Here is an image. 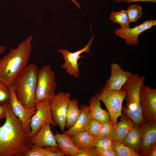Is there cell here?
<instances>
[{
    "instance_id": "obj_1",
    "label": "cell",
    "mask_w": 156,
    "mask_h": 156,
    "mask_svg": "<svg viewBox=\"0 0 156 156\" xmlns=\"http://www.w3.org/2000/svg\"><path fill=\"white\" fill-rule=\"evenodd\" d=\"M6 116L0 126V156H25L33 145L29 134L23 131L22 124L13 113L9 103H5Z\"/></svg>"
},
{
    "instance_id": "obj_2",
    "label": "cell",
    "mask_w": 156,
    "mask_h": 156,
    "mask_svg": "<svg viewBox=\"0 0 156 156\" xmlns=\"http://www.w3.org/2000/svg\"><path fill=\"white\" fill-rule=\"evenodd\" d=\"M32 37L29 35L16 48L11 49L0 58V81L9 87L27 65L32 50Z\"/></svg>"
},
{
    "instance_id": "obj_3",
    "label": "cell",
    "mask_w": 156,
    "mask_h": 156,
    "mask_svg": "<svg viewBox=\"0 0 156 156\" xmlns=\"http://www.w3.org/2000/svg\"><path fill=\"white\" fill-rule=\"evenodd\" d=\"M39 69L32 63L27 65L14 80L13 85L16 98L26 108L36 107V92Z\"/></svg>"
},
{
    "instance_id": "obj_4",
    "label": "cell",
    "mask_w": 156,
    "mask_h": 156,
    "mask_svg": "<svg viewBox=\"0 0 156 156\" xmlns=\"http://www.w3.org/2000/svg\"><path fill=\"white\" fill-rule=\"evenodd\" d=\"M145 79L144 76H140L136 73L133 74L122 88L126 92L125 99L126 106L122 107V111L132 119L136 126H139L145 122L142 115L140 99V88Z\"/></svg>"
},
{
    "instance_id": "obj_5",
    "label": "cell",
    "mask_w": 156,
    "mask_h": 156,
    "mask_svg": "<svg viewBox=\"0 0 156 156\" xmlns=\"http://www.w3.org/2000/svg\"><path fill=\"white\" fill-rule=\"evenodd\" d=\"M55 73L49 65L39 70L36 92V102L49 101L56 94L57 83Z\"/></svg>"
},
{
    "instance_id": "obj_6",
    "label": "cell",
    "mask_w": 156,
    "mask_h": 156,
    "mask_svg": "<svg viewBox=\"0 0 156 156\" xmlns=\"http://www.w3.org/2000/svg\"><path fill=\"white\" fill-rule=\"evenodd\" d=\"M96 94L106 107L110 121L115 128L118 118L122 114V104L126 96L125 92L122 90H108L103 86Z\"/></svg>"
},
{
    "instance_id": "obj_7",
    "label": "cell",
    "mask_w": 156,
    "mask_h": 156,
    "mask_svg": "<svg viewBox=\"0 0 156 156\" xmlns=\"http://www.w3.org/2000/svg\"><path fill=\"white\" fill-rule=\"evenodd\" d=\"M71 96L69 92H60L49 101L53 119L63 133L65 131L66 114Z\"/></svg>"
},
{
    "instance_id": "obj_8",
    "label": "cell",
    "mask_w": 156,
    "mask_h": 156,
    "mask_svg": "<svg viewBox=\"0 0 156 156\" xmlns=\"http://www.w3.org/2000/svg\"><path fill=\"white\" fill-rule=\"evenodd\" d=\"M35 114L31 117L30 122L31 139L44 124L49 123L55 127L57 125L54 120L49 101L36 102Z\"/></svg>"
},
{
    "instance_id": "obj_9",
    "label": "cell",
    "mask_w": 156,
    "mask_h": 156,
    "mask_svg": "<svg viewBox=\"0 0 156 156\" xmlns=\"http://www.w3.org/2000/svg\"><path fill=\"white\" fill-rule=\"evenodd\" d=\"M140 105L145 122L156 120V90L143 83L140 93Z\"/></svg>"
},
{
    "instance_id": "obj_10",
    "label": "cell",
    "mask_w": 156,
    "mask_h": 156,
    "mask_svg": "<svg viewBox=\"0 0 156 156\" xmlns=\"http://www.w3.org/2000/svg\"><path fill=\"white\" fill-rule=\"evenodd\" d=\"M94 35L89 40L87 44L82 49L73 52H71L66 49H62L58 50L59 53L63 55L64 60V63L61 65L62 69L70 76L78 78L80 76L79 64L78 60L82 56L81 55L86 52L90 53V47L92 44Z\"/></svg>"
},
{
    "instance_id": "obj_11",
    "label": "cell",
    "mask_w": 156,
    "mask_h": 156,
    "mask_svg": "<svg viewBox=\"0 0 156 156\" xmlns=\"http://www.w3.org/2000/svg\"><path fill=\"white\" fill-rule=\"evenodd\" d=\"M9 88L11 94L9 103L12 111L21 121L23 131L25 133L29 135L31 132V119L36 112V107L33 109L26 108L16 98L13 86Z\"/></svg>"
},
{
    "instance_id": "obj_12",
    "label": "cell",
    "mask_w": 156,
    "mask_h": 156,
    "mask_svg": "<svg viewBox=\"0 0 156 156\" xmlns=\"http://www.w3.org/2000/svg\"><path fill=\"white\" fill-rule=\"evenodd\" d=\"M156 25V20L146 21L138 26L132 28H119L115 29L114 34L125 40L128 45L135 46L139 42L138 36L142 32L150 29Z\"/></svg>"
},
{
    "instance_id": "obj_13",
    "label": "cell",
    "mask_w": 156,
    "mask_h": 156,
    "mask_svg": "<svg viewBox=\"0 0 156 156\" xmlns=\"http://www.w3.org/2000/svg\"><path fill=\"white\" fill-rule=\"evenodd\" d=\"M139 126L142 134L138 153L141 156H146L148 150L156 145V120L142 122Z\"/></svg>"
},
{
    "instance_id": "obj_14",
    "label": "cell",
    "mask_w": 156,
    "mask_h": 156,
    "mask_svg": "<svg viewBox=\"0 0 156 156\" xmlns=\"http://www.w3.org/2000/svg\"><path fill=\"white\" fill-rule=\"evenodd\" d=\"M111 75L104 87L107 89L119 91L129 79L133 74L123 70L118 64L114 63L111 65Z\"/></svg>"
},
{
    "instance_id": "obj_15",
    "label": "cell",
    "mask_w": 156,
    "mask_h": 156,
    "mask_svg": "<svg viewBox=\"0 0 156 156\" xmlns=\"http://www.w3.org/2000/svg\"><path fill=\"white\" fill-rule=\"evenodd\" d=\"M80 108L81 114L77 120L72 127L64 132L69 136L71 137L81 132L87 130L92 119L88 105H82Z\"/></svg>"
},
{
    "instance_id": "obj_16",
    "label": "cell",
    "mask_w": 156,
    "mask_h": 156,
    "mask_svg": "<svg viewBox=\"0 0 156 156\" xmlns=\"http://www.w3.org/2000/svg\"><path fill=\"white\" fill-rule=\"evenodd\" d=\"M50 125H43L31 139L33 145L41 147H54L58 146Z\"/></svg>"
},
{
    "instance_id": "obj_17",
    "label": "cell",
    "mask_w": 156,
    "mask_h": 156,
    "mask_svg": "<svg viewBox=\"0 0 156 156\" xmlns=\"http://www.w3.org/2000/svg\"><path fill=\"white\" fill-rule=\"evenodd\" d=\"M58 146L67 156H76L79 152L80 149L73 143L70 137L64 133L61 134L56 131L53 133Z\"/></svg>"
},
{
    "instance_id": "obj_18",
    "label": "cell",
    "mask_w": 156,
    "mask_h": 156,
    "mask_svg": "<svg viewBox=\"0 0 156 156\" xmlns=\"http://www.w3.org/2000/svg\"><path fill=\"white\" fill-rule=\"evenodd\" d=\"M120 121L116 123L115 128V140L122 142L134 126L132 119L123 113Z\"/></svg>"
},
{
    "instance_id": "obj_19",
    "label": "cell",
    "mask_w": 156,
    "mask_h": 156,
    "mask_svg": "<svg viewBox=\"0 0 156 156\" xmlns=\"http://www.w3.org/2000/svg\"><path fill=\"white\" fill-rule=\"evenodd\" d=\"M88 106L92 119L101 122L110 120L108 112L102 109L101 101L96 94L90 99Z\"/></svg>"
},
{
    "instance_id": "obj_20",
    "label": "cell",
    "mask_w": 156,
    "mask_h": 156,
    "mask_svg": "<svg viewBox=\"0 0 156 156\" xmlns=\"http://www.w3.org/2000/svg\"><path fill=\"white\" fill-rule=\"evenodd\" d=\"M141 129L134 125L122 143L135 152L138 153L140 145Z\"/></svg>"
},
{
    "instance_id": "obj_21",
    "label": "cell",
    "mask_w": 156,
    "mask_h": 156,
    "mask_svg": "<svg viewBox=\"0 0 156 156\" xmlns=\"http://www.w3.org/2000/svg\"><path fill=\"white\" fill-rule=\"evenodd\" d=\"M81 112L78 100L75 99H71L66 114L65 127L67 129L75 123L79 116Z\"/></svg>"
},
{
    "instance_id": "obj_22",
    "label": "cell",
    "mask_w": 156,
    "mask_h": 156,
    "mask_svg": "<svg viewBox=\"0 0 156 156\" xmlns=\"http://www.w3.org/2000/svg\"><path fill=\"white\" fill-rule=\"evenodd\" d=\"M70 137L75 146L79 149L93 147L94 138L87 130L79 132Z\"/></svg>"
},
{
    "instance_id": "obj_23",
    "label": "cell",
    "mask_w": 156,
    "mask_h": 156,
    "mask_svg": "<svg viewBox=\"0 0 156 156\" xmlns=\"http://www.w3.org/2000/svg\"><path fill=\"white\" fill-rule=\"evenodd\" d=\"M112 149L116 156H141L139 153L135 152L116 140L113 141Z\"/></svg>"
},
{
    "instance_id": "obj_24",
    "label": "cell",
    "mask_w": 156,
    "mask_h": 156,
    "mask_svg": "<svg viewBox=\"0 0 156 156\" xmlns=\"http://www.w3.org/2000/svg\"><path fill=\"white\" fill-rule=\"evenodd\" d=\"M104 138L115 140V128L110 120L102 122L100 131L95 139Z\"/></svg>"
},
{
    "instance_id": "obj_25",
    "label": "cell",
    "mask_w": 156,
    "mask_h": 156,
    "mask_svg": "<svg viewBox=\"0 0 156 156\" xmlns=\"http://www.w3.org/2000/svg\"><path fill=\"white\" fill-rule=\"evenodd\" d=\"M110 18L113 22L119 24L120 28L130 27L127 14L125 10H122L118 12H112Z\"/></svg>"
},
{
    "instance_id": "obj_26",
    "label": "cell",
    "mask_w": 156,
    "mask_h": 156,
    "mask_svg": "<svg viewBox=\"0 0 156 156\" xmlns=\"http://www.w3.org/2000/svg\"><path fill=\"white\" fill-rule=\"evenodd\" d=\"M64 154L51 151L43 147L33 145L26 153L25 156H64Z\"/></svg>"
},
{
    "instance_id": "obj_27",
    "label": "cell",
    "mask_w": 156,
    "mask_h": 156,
    "mask_svg": "<svg viewBox=\"0 0 156 156\" xmlns=\"http://www.w3.org/2000/svg\"><path fill=\"white\" fill-rule=\"evenodd\" d=\"M129 23L136 21L143 14L141 6L133 4L128 6L126 10Z\"/></svg>"
},
{
    "instance_id": "obj_28",
    "label": "cell",
    "mask_w": 156,
    "mask_h": 156,
    "mask_svg": "<svg viewBox=\"0 0 156 156\" xmlns=\"http://www.w3.org/2000/svg\"><path fill=\"white\" fill-rule=\"evenodd\" d=\"M10 96L9 87L0 81V105H3L9 101Z\"/></svg>"
},
{
    "instance_id": "obj_29",
    "label": "cell",
    "mask_w": 156,
    "mask_h": 156,
    "mask_svg": "<svg viewBox=\"0 0 156 156\" xmlns=\"http://www.w3.org/2000/svg\"><path fill=\"white\" fill-rule=\"evenodd\" d=\"M101 125L102 122L92 119L87 131L95 139L99 133Z\"/></svg>"
},
{
    "instance_id": "obj_30",
    "label": "cell",
    "mask_w": 156,
    "mask_h": 156,
    "mask_svg": "<svg viewBox=\"0 0 156 156\" xmlns=\"http://www.w3.org/2000/svg\"><path fill=\"white\" fill-rule=\"evenodd\" d=\"M113 141L107 139H94L93 146L96 148L112 149Z\"/></svg>"
},
{
    "instance_id": "obj_31",
    "label": "cell",
    "mask_w": 156,
    "mask_h": 156,
    "mask_svg": "<svg viewBox=\"0 0 156 156\" xmlns=\"http://www.w3.org/2000/svg\"><path fill=\"white\" fill-rule=\"evenodd\" d=\"M76 156H97L95 147H89L80 149Z\"/></svg>"
},
{
    "instance_id": "obj_32",
    "label": "cell",
    "mask_w": 156,
    "mask_h": 156,
    "mask_svg": "<svg viewBox=\"0 0 156 156\" xmlns=\"http://www.w3.org/2000/svg\"><path fill=\"white\" fill-rule=\"evenodd\" d=\"M95 148L97 156H116L112 149L96 147Z\"/></svg>"
},
{
    "instance_id": "obj_33",
    "label": "cell",
    "mask_w": 156,
    "mask_h": 156,
    "mask_svg": "<svg viewBox=\"0 0 156 156\" xmlns=\"http://www.w3.org/2000/svg\"><path fill=\"white\" fill-rule=\"evenodd\" d=\"M117 3H120L122 2H127L129 4L131 3H134L138 1H147L153 3H156V0H114Z\"/></svg>"
},
{
    "instance_id": "obj_34",
    "label": "cell",
    "mask_w": 156,
    "mask_h": 156,
    "mask_svg": "<svg viewBox=\"0 0 156 156\" xmlns=\"http://www.w3.org/2000/svg\"><path fill=\"white\" fill-rule=\"evenodd\" d=\"M6 116V111L4 105H0V120L5 119Z\"/></svg>"
},
{
    "instance_id": "obj_35",
    "label": "cell",
    "mask_w": 156,
    "mask_h": 156,
    "mask_svg": "<svg viewBox=\"0 0 156 156\" xmlns=\"http://www.w3.org/2000/svg\"><path fill=\"white\" fill-rule=\"evenodd\" d=\"M156 156V145L154 146L148 151L146 156Z\"/></svg>"
},
{
    "instance_id": "obj_36",
    "label": "cell",
    "mask_w": 156,
    "mask_h": 156,
    "mask_svg": "<svg viewBox=\"0 0 156 156\" xmlns=\"http://www.w3.org/2000/svg\"><path fill=\"white\" fill-rule=\"evenodd\" d=\"M6 50V47L5 45H0V54H3Z\"/></svg>"
},
{
    "instance_id": "obj_37",
    "label": "cell",
    "mask_w": 156,
    "mask_h": 156,
    "mask_svg": "<svg viewBox=\"0 0 156 156\" xmlns=\"http://www.w3.org/2000/svg\"><path fill=\"white\" fill-rule=\"evenodd\" d=\"M73 3H74L76 6L80 9V7L79 3L77 2L76 0H71ZM81 10V9H80Z\"/></svg>"
},
{
    "instance_id": "obj_38",
    "label": "cell",
    "mask_w": 156,
    "mask_h": 156,
    "mask_svg": "<svg viewBox=\"0 0 156 156\" xmlns=\"http://www.w3.org/2000/svg\"><path fill=\"white\" fill-rule=\"evenodd\" d=\"M1 126V125L0 124V126Z\"/></svg>"
}]
</instances>
